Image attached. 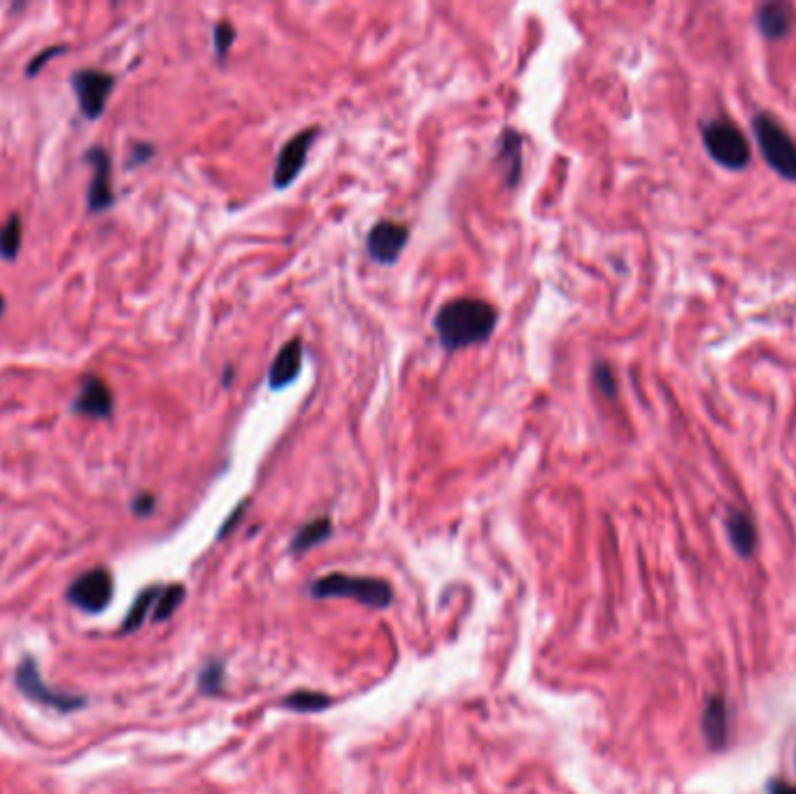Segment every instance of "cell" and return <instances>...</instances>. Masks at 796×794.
<instances>
[{
  "label": "cell",
  "mask_w": 796,
  "mask_h": 794,
  "mask_svg": "<svg viewBox=\"0 0 796 794\" xmlns=\"http://www.w3.org/2000/svg\"><path fill=\"white\" fill-rule=\"evenodd\" d=\"M752 129L766 163L787 180H796V143L790 133L771 115H757Z\"/></svg>",
  "instance_id": "obj_3"
},
{
  "label": "cell",
  "mask_w": 796,
  "mask_h": 794,
  "mask_svg": "<svg viewBox=\"0 0 796 794\" xmlns=\"http://www.w3.org/2000/svg\"><path fill=\"white\" fill-rule=\"evenodd\" d=\"M310 592L315 597L357 599L371 608H385L394 597L392 587L385 580L368 576H345V573H331V576L315 580L310 585Z\"/></svg>",
  "instance_id": "obj_2"
},
{
  "label": "cell",
  "mask_w": 796,
  "mask_h": 794,
  "mask_svg": "<svg viewBox=\"0 0 796 794\" xmlns=\"http://www.w3.org/2000/svg\"><path fill=\"white\" fill-rule=\"evenodd\" d=\"M3 308H5V301H3V296H0V313H3Z\"/></svg>",
  "instance_id": "obj_27"
},
{
  "label": "cell",
  "mask_w": 796,
  "mask_h": 794,
  "mask_svg": "<svg viewBox=\"0 0 796 794\" xmlns=\"http://www.w3.org/2000/svg\"><path fill=\"white\" fill-rule=\"evenodd\" d=\"M73 413L91 417V420H103L112 413V392L98 375H89L84 378L80 394L73 403Z\"/></svg>",
  "instance_id": "obj_9"
},
{
  "label": "cell",
  "mask_w": 796,
  "mask_h": 794,
  "mask_svg": "<svg viewBox=\"0 0 796 794\" xmlns=\"http://www.w3.org/2000/svg\"><path fill=\"white\" fill-rule=\"evenodd\" d=\"M727 531L731 538V545L741 552V555H750L757 545V534H755V524L750 522V517L745 513H738V510H731L727 517Z\"/></svg>",
  "instance_id": "obj_15"
},
{
  "label": "cell",
  "mask_w": 796,
  "mask_h": 794,
  "mask_svg": "<svg viewBox=\"0 0 796 794\" xmlns=\"http://www.w3.org/2000/svg\"><path fill=\"white\" fill-rule=\"evenodd\" d=\"M303 364V343L298 338L289 340L280 347V352L275 354L273 364H270L268 371V385L270 389H282L291 385L296 380L298 371H301Z\"/></svg>",
  "instance_id": "obj_11"
},
{
  "label": "cell",
  "mask_w": 796,
  "mask_h": 794,
  "mask_svg": "<svg viewBox=\"0 0 796 794\" xmlns=\"http://www.w3.org/2000/svg\"><path fill=\"white\" fill-rule=\"evenodd\" d=\"M594 382H596V387H599L601 394L615 396V378L606 364H599L594 368Z\"/></svg>",
  "instance_id": "obj_23"
},
{
  "label": "cell",
  "mask_w": 796,
  "mask_h": 794,
  "mask_svg": "<svg viewBox=\"0 0 796 794\" xmlns=\"http://www.w3.org/2000/svg\"><path fill=\"white\" fill-rule=\"evenodd\" d=\"M496 163L503 170V180L508 187H515L522 175V136L515 129H506L499 140V154Z\"/></svg>",
  "instance_id": "obj_13"
},
{
  "label": "cell",
  "mask_w": 796,
  "mask_h": 794,
  "mask_svg": "<svg viewBox=\"0 0 796 794\" xmlns=\"http://www.w3.org/2000/svg\"><path fill=\"white\" fill-rule=\"evenodd\" d=\"M703 732L710 746L720 748L727 741V708L720 699H710L706 711H703Z\"/></svg>",
  "instance_id": "obj_16"
},
{
  "label": "cell",
  "mask_w": 796,
  "mask_h": 794,
  "mask_svg": "<svg viewBox=\"0 0 796 794\" xmlns=\"http://www.w3.org/2000/svg\"><path fill=\"white\" fill-rule=\"evenodd\" d=\"M331 704V699L326 697V694H319V692H296V694H289L287 699H284V706L294 708V711H305V713H312V711H322Z\"/></svg>",
  "instance_id": "obj_20"
},
{
  "label": "cell",
  "mask_w": 796,
  "mask_h": 794,
  "mask_svg": "<svg viewBox=\"0 0 796 794\" xmlns=\"http://www.w3.org/2000/svg\"><path fill=\"white\" fill-rule=\"evenodd\" d=\"M703 145H706L710 157L724 168L738 170L750 163L748 140L727 119H713V122L703 124Z\"/></svg>",
  "instance_id": "obj_4"
},
{
  "label": "cell",
  "mask_w": 796,
  "mask_h": 794,
  "mask_svg": "<svg viewBox=\"0 0 796 794\" xmlns=\"http://www.w3.org/2000/svg\"><path fill=\"white\" fill-rule=\"evenodd\" d=\"M73 87L80 101V108L87 117H98L108 103V96L115 87V77L103 70H80L73 77Z\"/></svg>",
  "instance_id": "obj_8"
},
{
  "label": "cell",
  "mask_w": 796,
  "mask_h": 794,
  "mask_svg": "<svg viewBox=\"0 0 796 794\" xmlns=\"http://www.w3.org/2000/svg\"><path fill=\"white\" fill-rule=\"evenodd\" d=\"M331 534V520L329 517H317V520H312L301 527V531L294 536V541H291V550L294 552H303V550H310L319 545L322 541H326Z\"/></svg>",
  "instance_id": "obj_17"
},
{
  "label": "cell",
  "mask_w": 796,
  "mask_h": 794,
  "mask_svg": "<svg viewBox=\"0 0 796 794\" xmlns=\"http://www.w3.org/2000/svg\"><path fill=\"white\" fill-rule=\"evenodd\" d=\"M410 231L405 224L398 222H378L368 233L366 238V252L373 261H378L382 266H392L394 261L401 257V252L405 250V243H408Z\"/></svg>",
  "instance_id": "obj_7"
},
{
  "label": "cell",
  "mask_w": 796,
  "mask_h": 794,
  "mask_svg": "<svg viewBox=\"0 0 796 794\" xmlns=\"http://www.w3.org/2000/svg\"><path fill=\"white\" fill-rule=\"evenodd\" d=\"M21 231H24V226H21L19 215H10V219L0 226V257L3 259L17 257L21 247Z\"/></svg>",
  "instance_id": "obj_18"
},
{
  "label": "cell",
  "mask_w": 796,
  "mask_h": 794,
  "mask_svg": "<svg viewBox=\"0 0 796 794\" xmlns=\"http://www.w3.org/2000/svg\"><path fill=\"white\" fill-rule=\"evenodd\" d=\"M317 138H319V129L317 126H310V129L298 131L294 138L284 143L280 157H277V163H275V173H273L275 189L289 187V184L296 180L298 173H301L305 166V159H308L310 147L315 145Z\"/></svg>",
  "instance_id": "obj_6"
},
{
  "label": "cell",
  "mask_w": 796,
  "mask_h": 794,
  "mask_svg": "<svg viewBox=\"0 0 796 794\" xmlns=\"http://www.w3.org/2000/svg\"><path fill=\"white\" fill-rule=\"evenodd\" d=\"M159 592H161V587H152V590L140 594L138 601H135L131 615L124 622V629H138L142 622H145L147 611H154L156 599H159Z\"/></svg>",
  "instance_id": "obj_21"
},
{
  "label": "cell",
  "mask_w": 796,
  "mask_h": 794,
  "mask_svg": "<svg viewBox=\"0 0 796 794\" xmlns=\"http://www.w3.org/2000/svg\"><path fill=\"white\" fill-rule=\"evenodd\" d=\"M219 678H222V666H217V664L208 666V671H205L203 676H201V685H203V690H208V692L217 690Z\"/></svg>",
  "instance_id": "obj_24"
},
{
  "label": "cell",
  "mask_w": 796,
  "mask_h": 794,
  "mask_svg": "<svg viewBox=\"0 0 796 794\" xmlns=\"http://www.w3.org/2000/svg\"><path fill=\"white\" fill-rule=\"evenodd\" d=\"M87 159L91 161V168H94V177H91L89 184V210L101 212L112 205V187H110V157L108 152L96 147L87 154Z\"/></svg>",
  "instance_id": "obj_10"
},
{
  "label": "cell",
  "mask_w": 796,
  "mask_h": 794,
  "mask_svg": "<svg viewBox=\"0 0 796 794\" xmlns=\"http://www.w3.org/2000/svg\"><path fill=\"white\" fill-rule=\"evenodd\" d=\"M769 794H796V788L785 781H773L769 785Z\"/></svg>",
  "instance_id": "obj_26"
},
{
  "label": "cell",
  "mask_w": 796,
  "mask_h": 794,
  "mask_svg": "<svg viewBox=\"0 0 796 794\" xmlns=\"http://www.w3.org/2000/svg\"><path fill=\"white\" fill-rule=\"evenodd\" d=\"M499 322V313L489 301L482 299H452L436 313L433 326H436L440 345L447 352L464 350V347L485 343L492 336Z\"/></svg>",
  "instance_id": "obj_1"
},
{
  "label": "cell",
  "mask_w": 796,
  "mask_h": 794,
  "mask_svg": "<svg viewBox=\"0 0 796 794\" xmlns=\"http://www.w3.org/2000/svg\"><path fill=\"white\" fill-rule=\"evenodd\" d=\"M68 599L87 613H101L112 599V576L108 569L98 566V569L84 571L80 578L70 585Z\"/></svg>",
  "instance_id": "obj_5"
},
{
  "label": "cell",
  "mask_w": 796,
  "mask_h": 794,
  "mask_svg": "<svg viewBox=\"0 0 796 794\" xmlns=\"http://www.w3.org/2000/svg\"><path fill=\"white\" fill-rule=\"evenodd\" d=\"M17 683L21 687V692L28 694V697L42 701V704H49V706H56V708H73L80 704V701L70 699V697H63V694H56L49 690V687L42 683L40 673H38V666H35L31 659H26L24 664H21V669L17 673Z\"/></svg>",
  "instance_id": "obj_12"
},
{
  "label": "cell",
  "mask_w": 796,
  "mask_h": 794,
  "mask_svg": "<svg viewBox=\"0 0 796 794\" xmlns=\"http://www.w3.org/2000/svg\"><path fill=\"white\" fill-rule=\"evenodd\" d=\"M133 508H135V513H140V515H147V513H149V510H152V508H154V499H152V496H147V494H142V496H140V499H135V506H133Z\"/></svg>",
  "instance_id": "obj_25"
},
{
  "label": "cell",
  "mask_w": 796,
  "mask_h": 794,
  "mask_svg": "<svg viewBox=\"0 0 796 794\" xmlns=\"http://www.w3.org/2000/svg\"><path fill=\"white\" fill-rule=\"evenodd\" d=\"M792 24H794V14L790 5L769 3L757 10V26L769 40L785 38V35L792 31Z\"/></svg>",
  "instance_id": "obj_14"
},
{
  "label": "cell",
  "mask_w": 796,
  "mask_h": 794,
  "mask_svg": "<svg viewBox=\"0 0 796 794\" xmlns=\"http://www.w3.org/2000/svg\"><path fill=\"white\" fill-rule=\"evenodd\" d=\"M215 52L219 59H224V54L229 52V47L233 45V40H236V28H233L229 21H219L215 26Z\"/></svg>",
  "instance_id": "obj_22"
},
{
  "label": "cell",
  "mask_w": 796,
  "mask_h": 794,
  "mask_svg": "<svg viewBox=\"0 0 796 794\" xmlns=\"http://www.w3.org/2000/svg\"><path fill=\"white\" fill-rule=\"evenodd\" d=\"M182 599H184V590H182L180 585L161 587L159 599H156V606H154V620H156V622L168 620L170 615L175 613V608L180 606V601H182Z\"/></svg>",
  "instance_id": "obj_19"
}]
</instances>
